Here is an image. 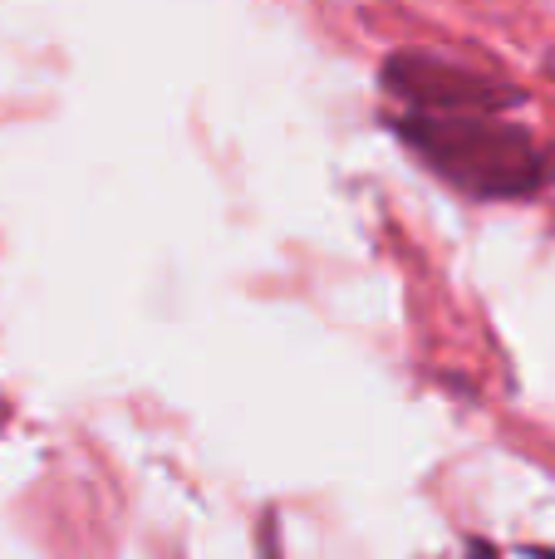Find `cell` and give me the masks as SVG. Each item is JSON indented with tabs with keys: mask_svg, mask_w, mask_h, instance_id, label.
Instances as JSON below:
<instances>
[{
	"mask_svg": "<svg viewBox=\"0 0 555 559\" xmlns=\"http://www.w3.org/2000/svg\"><path fill=\"white\" fill-rule=\"evenodd\" d=\"M399 133L433 173L472 197H521L536 192L551 177L546 147L531 133H521L517 123H501L482 108H472V114H403Z\"/></svg>",
	"mask_w": 555,
	"mask_h": 559,
	"instance_id": "1",
	"label": "cell"
},
{
	"mask_svg": "<svg viewBox=\"0 0 555 559\" xmlns=\"http://www.w3.org/2000/svg\"><path fill=\"white\" fill-rule=\"evenodd\" d=\"M389 88L403 98V114H492L497 104H507V88L487 84L482 74H468L458 64H442V59H418L403 55L389 64Z\"/></svg>",
	"mask_w": 555,
	"mask_h": 559,
	"instance_id": "2",
	"label": "cell"
}]
</instances>
